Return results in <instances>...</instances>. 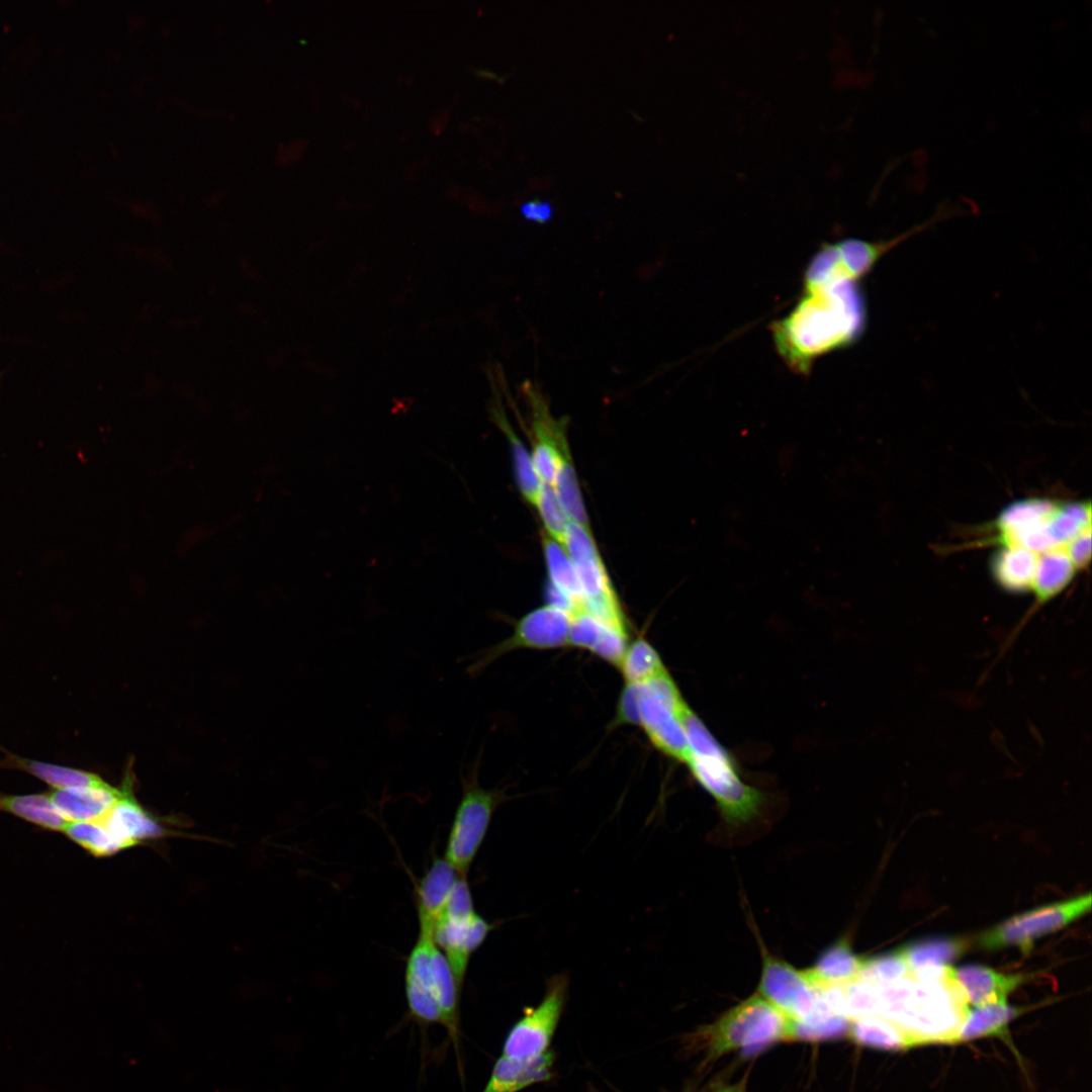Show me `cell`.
Instances as JSON below:
<instances>
[{
  "label": "cell",
  "instance_id": "6da1fadb",
  "mask_svg": "<svg viewBox=\"0 0 1092 1092\" xmlns=\"http://www.w3.org/2000/svg\"><path fill=\"white\" fill-rule=\"evenodd\" d=\"M867 320L857 281L805 287L803 297L771 326L779 354L794 371L806 374L815 359L855 342Z\"/></svg>",
  "mask_w": 1092,
  "mask_h": 1092
},
{
  "label": "cell",
  "instance_id": "7a4b0ae2",
  "mask_svg": "<svg viewBox=\"0 0 1092 1092\" xmlns=\"http://www.w3.org/2000/svg\"><path fill=\"white\" fill-rule=\"evenodd\" d=\"M680 720L689 745L686 763L713 798L726 823L738 825L758 815L763 803L761 792L741 779L730 754L689 706Z\"/></svg>",
  "mask_w": 1092,
  "mask_h": 1092
},
{
  "label": "cell",
  "instance_id": "3957f363",
  "mask_svg": "<svg viewBox=\"0 0 1092 1092\" xmlns=\"http://www.w3.org/2000/svg\"><path fill=\"white\" fill-rule=\"evenodd\" d=\"M1090 503H1059L1042 498L1018 500L1005 508L994 523L1001 547H1020L1036 554L1067 548L1091 529Z\"/></svg>",
  "mask_w": 1092,
  "mask_h": 1092
},
{
  "label": "cell",
  "instance_id": "277c9868",
  "mask_svg": "<svg viewBox=\"0 0 1092 1092\" xmlns=\"http://www.w3.org/2000/svg\"><path fill=\"white\" fill-rule=\"evenodd\" d=\"M790 1019L759 994L731 1008L703 1030L710 1058L734 1050L754 1056L772 1043L787 1040Z\"/></svg>",
  "mask_w": 1092,
  "mask_h": 1092
},
{
  "label": "cell",
  "instance_id": "5b68a950",
  "mask_svg": "<svg viewBox=\"0 0 1092 1092\" xmlns=\"http://www.w3.org/2000/svg\"><path fill=\"white\" fill-rule=\"evenodd\" d=\"M953 213L952 208L939 209L929 219L889 240L869 242L847 239L826 244L808 265L805 273V287L839 281H858L891 249Z\"/></svg>",
  "mask_w": 1092,
  "mask_h": 1092
},
{
  "label": "cell",
  "instance_id": "8992f818",
  "mask_svg": "<svg viewBox=\"0 0 1092 1092\" xmlns=\"http://www.w3.org/2000/svg\"><path fill=\"white\" fill-rule=\"evenodd\" d=\"M461 780L462 795L449 831L444 858L459 876L467 877L502 795L495 790L480 787L475 767L462 774Z\"/></svg>",
  "mask_w": 1092,
  "mask_h": 1092
},
{
  "label": "cell",
  "instance_id": "52a82bcc",
  "mask_svg": "<svg viewBox=\"0 0 1092 1092\" xmlns=\"http://www.w3.org/2000/svg\"><path fill=\"white\" fill-rule=\"evenodd\" d=\"M1091 900V894L1086 893L1016 914L982 932L978 944L986 950L1016 947L1028 953L1035 940L1088 913Z\"/></svg>",
  "mask_w": 1092,
  "mask_h": 1092
},
{
  "label": "cell",
  "instance_id": "ba28073f",
  "mask_svg": "<svg viewBox=\"0 0 1092 1092\" xmlns=\"http://www.w3.org/2000/svg\"><path fill=\"white\" fill-rule=\"evenodd\" d=\"M566 993L567 979L564 976L552 978L541 1002L526 1007L523 1016L508 1032L502 1055L529 1060L549 1053L565 1006Z\"/></svg>",
  "mask_w": 1092,
  "mask_h": 1092
},
{
  "label": "cell",
  "instance_id": "9c48e42d",
  "mask_svg": "<svg viewBox=\"0 0 1092 1092\" xmlns=\"http://www.w3.org/2000/svg\"><path fill=\"white\" fill-rule=\"evenodd\" d=\"M570 615L551 606L540 607L525 615L512 636L484 650L467 667L477 674L496 657L517 648L551 649L568 645Z\"/></svg>",
  "mask_w": 1092,
  "mask_h": 1092
},
{
  "label": "cell",
  "instance_id": "30bf717a",
  "mask_svg": "<svg viewBox=\"0 0 1092 1092\" xmlns=\"http://www.w3.org/2000/svg\"><path fill=\"white\" fill-rule=\"evenodd\" d=\"M758 994L790 1020L807 1018L815 1009L818 990L806 971L762 952Z\"/></svg>",
  "mask_w": 1092,
  "mask_h": 1092
},
{
  "label": "cell",
  "instance_id": "8fae6325",
  "mask_svg": "<svg viewBox=\"0 0 1092 1092\" xmlns=\"http://www.w3.org/2000/svg\"><path fill=\"white\" fill-rule=\"evenodd\" d=\"M435 945L431 932L420 931L405 964L404 987L410 1014L421 1024H443L435 1000L431 977V956Z\"/></svg>",
  "mask_w": 1092,
  "mask_h": 1092
},
{
  "label": "cell",
  "instance_id": "7c38bea8",
  "mask_svg": "<svg viewBox=\"0 0 1092 1092\" xmlns=\"http://www.w3.org/2000/svg\"><path fill=\"white\" fill-rule=\"evenodd\" d=\"M490 925L477 913L463 918L439 916L433 938L445 954L452 972L462 987L471 954L482 944L491 930Z\"/></svg>",
  "mask_w": 1092,
  "mask_h": 1092
},
{
  "label": "cell",
  "instance_id": "4fadbf2b",
  "mask_svg": "<svg viewBox=\"0 0 1092 1092\" xmlns=\"http://www.w3.org/2000/svg\"><path fill=\"white\" fill-rule=\"evenodd\" d=\"M946 974L960 989L966 1003L973 1007L1006 1002L1007 996L1027 978L1023 974H1005L977 964L949 966Z\"/></svg>",
  "mask_w": 1092,
  "mask_h": 1092
},
{
  "label": "cell",
  "instance_id": "5bb4252c",
  "mask_svg": "<svg viewBox=\"0 0 1092 1092\" xmlns=\"http://www.w3.org/2000/svg\"><path fill=\"white\" fill-rule=\"evenodd\" d=\"M100 822L126 849L164 835L163 827L133 797L128 777L120 788L117 802Z\"/></svg>",
  "mask_w": 1092,
  "mask_h": 1092
},
{
  "label": "cell",
  "instance_id": "9a60e30c",
  "mask_svg": "<svg viewBox=\"0 0 1092 1092\" xmlns=\"http://www.w3.org/2000/svg\"><path fill=\"white\" fill-rule=\"evenodd\" d=\"M48 794L67 822H89L100 821L107 815L120 797V789L105 783L54 789Z\"/></svg>",
  "mask_w": 1092,
  "mask_h": 1092
},
{
  "label": "cell",
  "instance_id": "2e32d148",
  "mask_svg": "<svg viewBox=\"0 0 1092 1092\" xmlns=\"http://www.w3.org/2000/svg\"><path fill=\"white\" fill-rule=\"evenodd\" d=\"M968 943L963 938L937 937L901 946L914 980L927 982L942 978L949 964L960 958Z\"/></svg>",
  "mask_w": 1092,
  "mask_h": 1092
},
{
  "label": "cell",
  "instance_id": "e0dca14e",
  "mask_svg": "<svg viewBox=\"0 0 1092 1092\" xmlns=\"http://www.w3.org/2000/svg\"><path fill=\"white\" fill-rule=\"evenodd\" d=\"M554 1055L549 1053L529 1060L500 1055L495 1061L481 1092H520L553 1077Z\"/></svg>",
  "mask_w": 1092,
  "mask_h": 1092
},
{
  "label": "cell",
  "instance_id": "ac0fdd59",
  "mask_svg": "<svg viewBox=\"0 0 1092 1092\" xmlns=\"http://www.w3.org/2000/svg\"><path fill=\"white\" fill-rule=\"evenodd\" d=\"M459 875L444 858L435 857L421 878L417 892L419 930L431 932Z\"/></svg>",
  "mask_w": 1092,
  "mask_h": 1092
},
{
  "label": "cell",
  "instance_id": "d6986e66",
  "mask_svg": "<svg viewBox=\"0 0 1092 1092\" xmlns=\"http://www.w3.org/2000/svg\"><path fill=\"white\" fill-rule=\"evenodd\" d=\"M864 958L840 939L826 948L806 973L816 988L845 985L859 978Z\"/></svg>",
  "mask_w": 1092,
  "mask_h": 1092
},
{
  "label": "cell",
  "instance_id": "ffe728a7",
  "mask_svg": "<svg viewBox=\"0 0 1092 1092\" xmlns=\"http://www.w3.org/2000/svg\"><path fill=\"white\" fill-rule=\"evenodd\" d=\"M0 750L4 753V757L0 760V768L25 771L54 789L99 786L106 783L98 775L90 771L22 757L2 747Z\"/></svg>",
  "mask_w": 1092,
  "mask_h": 1092
},
{
  "label": "cell",
  "instance_id": "44dd1931",
  "mask_svg": "<svg viewBox=\"0 0 1092 1092\" xmlns=\"http://www.w3.org/2000/svg\"><path fill=\"white\" fill-rule=\"evenodd\" d=\"M847 1036L859 1045L883 1051H903L920 1045L915 1036L880 1015L851 1020Z\"/></svg>",
  "mask_w": 1092,
  "mask_h": 1092
},
{
  "label": "cell",
  "instance_id": "7402d4cb",
  "mask_svg": "<svg viewBox=\"0 0 1092 1092\" xmlns=\"http://www.w3.org/2000/svg\"><path fill=\"white\" fill-rule=\"evenodd\" d=\"M1039 555L1020 547H1001L991 564L996 582L1009 593L1031 592Z\"/></svg>",
  "mask_w": 1092,
  "mask_h": 1092
},
{
  "label": "cell",
  "instance_id": "603a6c76",
  "mask_svg": "<svg viewBox=\"0 0 1092 1092\" xmlns=\"http://www.w3.org/2000/svg\"><path fill=\"white\" fill-rule=\"evenodd\" d=\"M1021 1009L1006 1002L968 1008L959 1027L956 1042L967 1041L986 1036H998L1006 1039L1009 1024Z\"/></svg>",
  "mask_w": 1092,
  "mask_h": 1092
},
{
  "label": "cell",
  "instance_id": "cb8c5ba5",
  "mask_svg": "<svg viewBox=\"0 0 1092 1092\" xmlns=\"http://www.w3.org/2000/svg\"><path fill=\"white\" fill-rule=\"evenodd\" d=\"M1077 571L1066 548L1040 554L1031 586V593L1035 598L1034 606L1044 605L1062 593L1073 580Z\"/></svg>",
  "mask_w": 1092,
  "mask_h": 1092
},
{
  "label": "cell",
  "instance_id": "d4e9b609",
  "mask_svg": "<svg viewBox=\"0 0 1092 1092\" xmlns=\"http://www.w3.org/2000/svg\"><path fill=\"white\" fill-rule=\"evenodd\" d=\"M0 812L9 813L41 829L63 832L68 823L44 794L7 795L0 793Z\"/></svg>",
  "mask_w": 1092,
  "mask_h": 1092
},
{
  "label": "cell",
  "instance_id": "484cf974",
  "mask_svg": "<svg viewBox=\"0 0 1092 1092\" xmlns=\"http://www.w3.org/2000/svg\"><path fill=\"white\" fill-rule=\"evenodd\" d=\"M851 1020L832 1013L822 1002L819 993L814 1011L804 1020H790L789 1040L823 1041L848 1034Z\"/></svg>",
  "mask_w": 1092,
  "mask_h": 1092
},
{
  "label": "cell",
  "instance_id": "4316f807",
  "mask_svg": "<svg viewBox=\"0 0 1092 1092\" xmlns=\"http://www.w3.org/2000/svg\"><path fill=\"white\" fill-rule=\"evenodd\" d=\"M491 414L494 422L505 433L511 445L514 470L519 488L525 499L536 506L543 483L535 470L532 457L509 424L503 407L499 405L492 406Z\"/></svg>",
  "mask_w": 1092,
  "mask_h": 1092
},
{
  "label": "cell",
  "instance_id": "83f0119b",
  "mask_svg": "<svg viewBox=\"0 0 1092 1092\" xmlns=\"http://www.w3.org/2000/svg\"><path fill=\"white\" fill-rule=\"evenodd\" d=\"M543 550L549 581L569 596L581 608L583 601L582 590L573 562L564 546L548 534H545L543 536Z\"/></svg>",
  "mask_w": 1092,
  "mask_h": 1092
},
{
  "label": "cell",
  "instance_id": "f1b7e54d",
  "mask_svg": "<svg viewBox=\"0 0 1092 1092\" xmlns=\"http://www.w3.org/2000/svg\"><path fill=\"white\" fill-rule=\"evenodd\" d=\"M619 667L626 684H642L666 671L656 650L643 638L626 648Z\"/></svg>",
  "mask_w": 1092,
  "mask_h": 1092
},
{
  "label": "cell",
  "instance_id": "f546056e",
  "mask_svg": "<svg viewBox=\"0 0 1092 1092\" xmlns=\"http://www.w3.org/2000/svg\"><path fill=\"white\" fill-rule=\"evenodd\" d=\"M65 835L95 857H107L126 849L100 821L68 822Z\"/></svg>",
  "mask_w": 1092,
  "mask_h": 1092
},
{
  "label": "cell",
  "instance_id": "4dcf8cb0",
  "mask_svg": "<svg viewBox=\"0 0 1092 1092\" xmlns=\"http://www.w3.org/2000/svg\"><path fill=\"white\" fill-rule=\"evenodd\" d=\"M907 978H912L910 967L902 947H899L889 953L864 958L858 979L882 987Z\"/></svg>",
  "mask_w": 1092,
  "mask_h": 1092
},
{
  "label": "cell",
  "instance_id": "1f68e13d",
  "mask_svg": "<svg viewBox=\"0 0 1092 1092\" xmlns=\"http://www.w3.org/2000/svg\"><path fill=\"white\" fill-rule=\"evenodd\" d=\"M569 521L588 529V522L570 456L565 457L552 485Z\"/></svg>",
  "mask_w": 1092,
  "mask_h": 1092
},
{
  "label": "cell",
  "instance_id": "d6a6232c",
  "mask_svg": "<svg viewBox=\"0 0 1092 1092\" xmlns=\"http://www.w3.org/2000/svg\"><path fill=\"white\" fill-rule=\"evenodd\" d=\"M571 560L582 590V603L586 600L615 593L598 550Z\"/></svg>",
  "mask_w": 1092,
  "mask_h": 1092
},
{
  "label": "cell",
  "instance_id": "836d02e7",
  "mask_svg": "<svg viewBox=\"0 0 1092 1092\" xmlns=\"http://www.w3.org/2000/svg\"><path fill=\"white\" fill-rule=\"evenodd\" d=\"M843 991L846 1016L850 1020L879 1014L878 987L857 979L843 985Z\"/></svg>",
  "mask_w": 1092,
  "mask_h": 1092
},
{
  "label": "cell",
  "instance_id": "e575fe53",
  "mask_svg": "<svg viewBox=\"0 0 1092 1092\" xmlns=\"http://www.w3.org/2000/svg\"><path fill=\"white\" fill-rule=\"evenodd\" d=\"M547 534L563 544L565 530L569 522L561 508L555 491L550 484L543 483L536 506Z\"/></svg>",
  "mask_w": 1092,
  "mask_h": 1092
},
{
  "label": "cell",
  "instance_id": "d590c367",
  "mask_svg": "<svg viewBox=\"0 0 1092 1092\" xmlns=\"http://www.w3.org/2000/svg\"><path fill=\"white\" fill-rule=\"evenodd\" d=\"M608 627L581 609L570 616L568 645L592 651Z\"/></svg>",
  "mask_w": 1092,
  "mask_h": 1092
},
{
  "label": "cell",
  "instance_id": "8d00e7d4",
  "mask_svg": "<svg viewBox=\"0 0 1092 1092\" xmlns=\"http://www.w3.org/2000/svg\"><path fill=\"white\" fill-rule=\"evenodd\" d=\"M614 725H640L639 684H626L620 696Z\"/></svg>",
  "mask_w": 1092,
  "mask_h": 1092
},
{
  "label": "cell",
  "instance_id": "74e56055",
  "mask_svg": "<svg viewBox=\"0 0 1092 1092\" xmlns=\"http://www.w3.org/2000/svg\"><path fill=\"white\" fill-rule=\"evenodd\" d=\"M521 215L528 221L543 224L550 221L554 215V208L550 201L532 199L520 206Z\"/></svg>",
  "mask_w": 1092,
  "mask_h": 1092
},
{
  "label": "cell",
  "instance_id": "f35d334b",
  "mask_svg": "<svg viewBox=\"0 0 1092 1092\" xmlns=\"http://www.w3.org/2000/svg\"><path fill=\"white\" fill-rule=\"evenodd\" d=\"M745 1087H746V1077L742 1078L736 1084L720 1086L714 1092H746Z\"/></svg>",
  "mask_w": 1092,
  "mask_h": 1092
}]
</instances>
